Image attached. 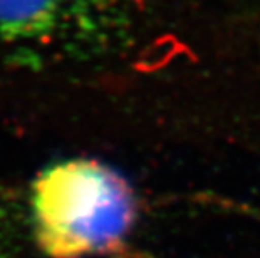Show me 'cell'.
Masks as SVG:
<instances>
[{"label":"cell","mask_w":260,"mask_h":258,"mask_svg":"<svg viewBox=\"0 0 260 258\" xmlns=\"http://www.w3.org/2000/svg\"><path fill=\"white\" fill-rule=\"evenodd\" d=\"M136 210L128 179L96 159L54 164L32 188L37 245L51 258L118 251L129 237Z\"/></svg>","instance_id":"cell-1"},{"label":"cell","mask_w":260,"mask_h":258,"mask_svg":"<svg viewBox=\"0 0 260 258\" xmlns=\"http://www.w3.org/2000/svg\"><path fill=\"white\" fill-rule=\"evenodd\" d=\"M119 19V0H0V52L47 54L94 46Z\"/></svg>","instance_id":"cell-2"}]
</instances>
